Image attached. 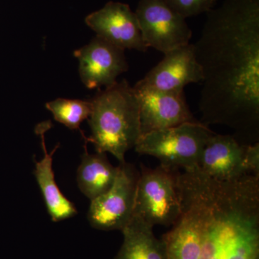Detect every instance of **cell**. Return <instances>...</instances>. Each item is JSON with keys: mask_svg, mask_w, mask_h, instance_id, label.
I'll list each match as a JSON object with an SVG mask.
<instances>
[{"mask_svg": "<svg viewBox=\"0 0 259 259\" xmlns=\"http://www.w3.org/2000/svg\"><path fill=\"white\" fill-rule=\"evenodd\" d=\"M194 44L202 69L204 125H222L241 144L259 141V0H224L206 13Z\"/></svg>", "mask_w": 259, "mask_h": 259, "instance_id": "obj_1", "label": "cell"}, {"mask_svg": "<svg viewBox=\"0 0 259 259\" xmlns=\"http://www.w3.org/2000/svg\"><path fill=\"white\" fill-rule=\"evenodd\" d=\"M88 118L92 143L96 152L110 153L119 163L125 162V153L135 147L141 136L139 105L134 89L123 79L105 88L90 100Z\"/></svg>", "mask_w": 259, "mask_h": 259, "instance_id": "obj_2", "label": "cell"}, {"mask_svg": "<svg viewBox=\"0 0 259 259\" xmlns=\"http://www.w3.org/2000/svg\"><path fill=\"white\" fill-rule=\"evenodd\" d=\"M214 134L199 120L185 122L141 135L134 148L139 154L157 158L162 166L190 169L198 166L204 146Z\"/></svg>", "mask_w": 259, "mask_h": 259, "instance_id": "obj_3", "label": "cell"}, {"mask_svg": "<svg viewBox=\"0 0 259 259\" xmlns=\"http://www.w3.org/2000/svg\"><path fill=\"white\" fill-rule=\"evenodd\" d=\"M141 166L134 215L152 226H173L182 212L180 170L161 164L155 168Z\"/></svg>", "mask_w": 259, "mask_h": 259, "instance_id": "obj_4", "label": "cell"}, {"mask_svg": "<svg viewBox=\"0 0 259 259\" xmlns=\"http://www.w3.org/2000/svg\"><path fill=\"white\" fill-rule=\"evenodd\" d=\"M140 171L132 163H119L111 188L90 201L88 220L90 226L102 231H122L134 216Z\"/></svg>", "mask_w": 259, "mask_h": 259, "instance_id": "obj_5", "label": "cell"}, {"mask_svg": "<svg viewBox=\"0 0 259 259\" xmlns=\"http://www.w3.org/2000/svg\"><path fill=\"white\" fill-rule=\"evenodd\" d=\"M135 13L148 48L164 54L190 44L192 32L186 19L164 0H140Z\"/></svg>", "mask_w": 259, "mask_h": 259, "instance_id": "obj_6", "label": "cell"}, {"mask_svg": "<svg viewBox=\"0 0 259 259\" xmlns=\"http://www.w3.org/2000/svg\"><path fill=\"white\" fill-rule=\"evenodd\" d=\"M202 79L194 45L189 44L164 54L163 59L134 88L182 93L187 85L202 82Z\"/></svg>", "mask_w": 259, "mask_h": 259, "instance_id": "obj_7", "label": "cell"}, {"mask_svg": "<svg viewBox=\"0 0 259 259\" xmlns=\"http://www.w3.org/2000/svg\"><path fill=\"white\" fill-rule=\"evenodd\" d=\"M85 23L101 37L116 47L146 52L136 13L128 5L109 2L101 9L87 16Z\"/></svg>", "mask_w": 259, "mask_h": 259, "instance_id": "obj_8", "label": "cell"}, {"mask_svg": "<svg viewBox=\"0 0 259 259\" xmlns=\"http://www.w3.org/2000/svg\"><path fill=\"white\" fill-rule=\"evenodd\" d=\"M74 54L79 59L81 81L88 89L111 86L128 70L125 51L97 35Z\"/></svg>", "mask_w": 259, "mask_h": 259, "instance_id": "obj_9", "label": "cell"}, {"mask_svg": "<svg viewBox=\"0 0 259 259\" xmlns=\"http://www.w3.org/2000/svg\"><path fill=\"white\" fill-rule=\"evenodd\" d=\"M134 89L139 100L141 136L185 122L199 121L192 115L184 93Z\"/></svg>", "mask_w": 259, "mask_h": 259, "instance_id": "obj_10", "label": "cell"}, {"mask_svg": "<svg viewBox=\"0 0 259 259\" xmlns=\"http://www.w3.org/2000/svg\"><path fill=\"white\" fill-rule=\"evenodd\" d=\"M182 212L171 231L162 236L166 259H200L201 221L191 194L179 181Z\"/></svg>", "mask_w": 259, "mask_h": 259, "instance_id": "obj_11", "label": "cell"}, {"mask_svg": "<svg viewBox=\"0 0 259 259\" xmlns=\"http://www.w3.org/2000/svg\"><path fill=\"white\" fill-rule=\"evenodd\" d=\"M246 145L232 135L214 134L202 151L198 167L214 180L228 182L248 175L244 166Z\"/></svg>", "mask_w": 259, "mask_h": 259, "instance_id": "obj_12", "label": "cell"}, {"mask_svg": "<svg viewBox=\"0 0 259 259\" xmlns=\"http://www.w3.org/2000/svg\"><path fill=\"white\" fill-rule=\"evenodd\" d=\"M51 127L52 123L48 120L40 122L35 127V133L40 137L44 156L40 161H35L34 175L51 220L54 222H60L74 217L78 212L74 204L61 192L56 182L53 169V157L56 150L60 147V144L56 145L51 153L48 152L45 134Z\"/></svg>", "mask_w": 259, "mask_h": 259, "instance_id": "obj_13", "label": "cell"}, {"mask_svg": "<svg viewBox=\"0 0 259 259\" xmlns=\"http://www.w3.org/2000/svg\"><path fill=\"white\" fill-rule=\"evenodd\" d=\"M85 141L84 153L76 171V182L81 193L93 200L111 188L117 177L118 166H114L106 153H90Z\"/></svg>", "mask_w": 259, "mask_h": 259, "instance_id": "obj_14", "label": "cell"}, {"mask_svg": "<svg viewBox=\"0 0 259 259\" xmlns=\"http://www.w3.org/2000/svg\"><path fill=\"white\" fill-rule=\"evenodd\" d=\"M153 226L133 216L121 231L123 241L113 259H166L164 245L153 231Z\"/></svg>", "mask_w": 259, "mask_h": 259, "instance_id": "obj_15", "label": "cell"}, {"mask_svg": "<svg viewBox=\"0 0 259 259\" xmlns=\"http://www.w3.org/2000/svg\"><path fill=\"white\" fill-rule=\"evenodd\" d=\"M54 119L71 130H79L83 120H88L92 112L90 100L59 98L46 104Z\"/></svg>", "mask_w": 259, "mask_h": 259, "instance_id": "obj_16", "label": "cell"}, {"mask_svg": "<svg viewBox=\"0 0 259 259\" xmlns=\"http://www.w3.org/2000/svg\"><path fill=\"white\" fill-rule=\"evenodd\" d=\"M166 4L184 18L208 13L215 7L217 0H164Z\"/></svg>", "mask_w": 259, "mask_h": 259, "instance_id": "obj_17", "label": "cell"}, {"mask_svg": "<svg viewBox=\"0 0 259 259\" xmlns=\"http://www.w3.org/2000/svg\"><path fill=\"white\" fill-rule=\"evenodd\" d=\"M244 166L248 175L259 176V142L246 145Z\"/></svg>", "mask_w": 259, "mask_h": 259, "instance_id": "obj_18", "label": "cell"}]
</instances>
